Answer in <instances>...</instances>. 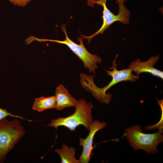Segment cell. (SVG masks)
<instances>
[{"label":"cell","instance_id":"6da1fadb","mask_svg":"<svg viewBox=\"0 0 163 163\" xmlns=\"http://www.w3.org/2000/svg\"><path fill=\"white\" fill-rule=\"evenodd\" d=\"M118 56L116 55L113 61L112 66L110 67L109 71L105 69L108 75L112 78L111 80L106 86L102 88L97 87L94 82V75H88L84 73L80 74V82L82 86L87 91L91 93L95 98L102 103L108 104L112 97V95L110 93L107 94V91L113 86L117 83L124 81L134 82L136 81L139 77L133 75V71L128 68L118 70L117 66L118 64L116 63V59Z\"/></svg>","mask_w":163,"mask_h":163},{"label":"cell","instance_id":"7a4b0ae2","mask_svg":"<svg viewBox=\"0 0 163 163\" xmlns=\"http://www.w3.org/2000/svg\"><path fill=\"white\" fill-rule=\"evenodd\" d=\"M93 107L91 102H87L84 98H82L78 101L72 114L66 117L54 119L47 126L54 127L56 129L59 126H64L72 131L82 125L89 130L93 121L91 115Z\"/></svg>","mask_w":163,"mask_h":163},{"label":"cell","instance_id":"3957f363","mask_svg":"<svg viewBox=\"0 0 163 163\" xmlns=\"http://www.w3.org/2000/svg\"><path fill=\"white\" fill-rule=\"evenodd\" d=\"M25 130L17 119L0 120V163L4 162L7 154L21 140Z\"/></svg>","mask_w":163,"mask_h":163},{"label":"cell","instance_id":"277c9868","mask_svg":"<svg viewBox=\"0 0 163 163\" xmlns=\"http://www.w3.org/2000/svg\"><path fill=\"white\" fill-rule=\"evenodd\" d=\"M142 131V128L138 125L126 129L125 133L130 146L134 151L141 149L148 154H156L157 146L163 140L162 131L146 134Z\"/></svg>","mask_w":163,"mask_h":163},{"label":"cell","instance_id":"5b68a950","mask_svg":"<svg viewBox=\"0 0 163 163\" xmlns=\"http://www.w3.org/2000/svg\"><path fill=\"white\" fill-rule=\"evenodd\" d=\"M61 29L65 35L66 38L64 40L39 39L34 37L33 40L40 42H55L66 45L82 61L85 68L88 69L90 72H93L95 74V70L98 68L97 64L101 63L102 61V58L97 55L91 54L88 51L83 43V37L78 38V40L80 43L79 44H78L71 40L68 36L66 25H62Z\"/></svg>","mask_w":163,"mask_h":163},{"label":"cell","instance_id":"8992f818","mask_svg":"<svg viewBox=\"0 0 163 163\" xmlns=\"http://www.w3.org/2000/svg\"><path fill=\"white\" fill-rule=\"evenodd\" d=\"M107 0H95L94 4L101 5L103 7L102 11L103 23L101 27L95 33L90 36L82 35L83 38L87 39L88 44L92 39L99 34H102L112 24L117 21H119L124 24L129 23L130 12L125 7L123 3L116 2L118 5L119 12L117 15L112 12L107 7L106 2Z\"/></svg>","mask_w":163,"mask_h":163},{"label":"cell","instance_id":"52a82bcc","mask_svg":"<svg viewBox=\"0 0 163 163\" xmlns=\"http://www.w3.org/2000/svg\"><path fill=\"white\" fill-rule=\"evenodd\" d=\"M107 125V123L101 122L98 120L93 121L90 126L87 136L85 139L82 138L79 139V145L83 148L82 153L78 160L80 163L89 162L91 159L92 151L94 148L93 143L95 134L98 131L105 127Z\"/></svg>","mask_w":163,"mask_h":163},{"label":"cell","instance_id":"ba28073f","mask_svg":"<svg viewBox=\"0 0 163 163\" xmlns=\"http://www.w3.org/2000/svg\"><path fill=\"white\" fill-rule=\"evenodd\" d=\"M159 57V55H157L151 57L146 61L142 62L141 61V59L138 58L130 63L128 68L134 71L138 77L142 73L147 72L162 79L163 71L154 67L155 63L158 61Z\"/></svg>","mask_w":163,"mask_h":163},{"label":"cell","instance_id":"9c48e42d","mask_svg":"<svg viewBox=\"0 0 163 163\" xmlns=\"http://www.w3.org/2000/svg\"><path fill=\"white\" fill-rule=\"evenodd\" d=\"M56 101V109L59 110L70 107H75L78 101L69 93L68 90L62 85L56 88L55 92Z\"/></svg>","mask_w":163,"mask_h":163},{"label":"cell","instance_id":"30bf717a","mask_svg":"<svg viewBox=\"0 0 163 163\" xmlns=\"http://www.w3.org/2000/svg\"><path fill=\"white\" fill-rule=\"evenodd\" d=\"M56 106L55 95L47 97L41 96L35 99L32 109L41 112L47 109L55 108Z\"/></svg>","mask_w":163,"mask_h":163},{"label":"cell","instance_id":"8fae6325","mask_svg":"<svg viewBox=\"0 0 163 163\" xmlns=\"http://www.w3.org/2000/svg\"><path fill=\"white\" fill-rule=\"evenodd\" d=\"M55 152L61 158V163H78V160L75 157V150L72 147H69L65 143L62 144L60 149H56Z\"/></svg>","mask_w":163,"mask_h":163},{"label":"cell","instance_id":"7c38bea8","mask_svg":"<svg viewBox=\"0 0 163 163\" xmlns=\"http://www.w3.org/2000/svg\"><path fill=\"white\" fill-rule=\"evenodd\" d=\"M9 116L30 121V120L24 118L22 117L13 115L8 112L6 109H2L0 107V120Z\"/></svg>","mask_w":163,"mask_h":163},{"label":"cell","instance_id":"4fadbf2b","mask_svg":"<svg viewBox=\"0 0 163 163\" xmlns=\"http://www.w3.org/2000/svg\"><path fill=\"white\" fill-rule=\"evenodd\" d=\"M15 5L24 7L30 2L31 0H8Z\"/></svg>","mask_w":163,"mask_h":163},{"label":"cell","instance_id":"5bb4252c","mask_svg":"<svg viewBox=\"0 0 163 163\" xmlns=\"http://www.w3.org/2000/svg\"><path fill=\"white\" fill-rule=\"evenodd\" d=\"M95 0H87V5L88 6L93 7L94 4Z\"/></svg>","mask_w":163,"mask_h":163},{"label":"cell","instance_id":"9a60e30c","mask_svg":"<svg viewBox=\"0 0 163 163\" xmlns=\"http://www.w3.org/2000/svg\"><path fill=\"white\" fill-rule=\"evenodd\" d=\"M126 0H116V2H119L123 3Z\"/></svg>","mask_w":163,"mask_h":163}]
</instances>
